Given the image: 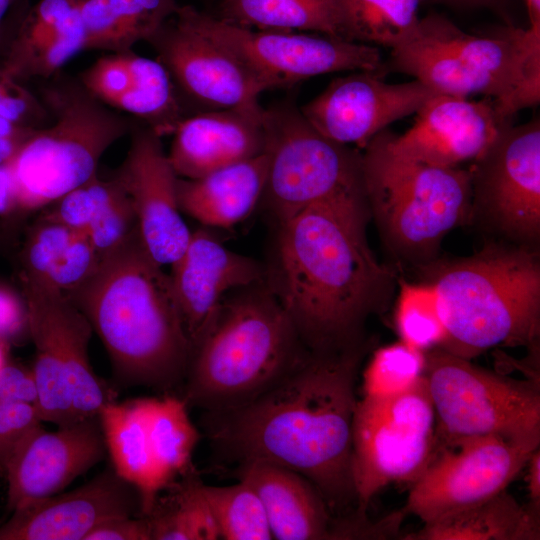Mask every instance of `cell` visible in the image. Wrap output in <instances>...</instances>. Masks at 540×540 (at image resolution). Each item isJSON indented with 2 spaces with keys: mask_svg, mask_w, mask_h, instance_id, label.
I'll return each instance as SVG.
<instances>
[{
  "mask_svg": "<svg viewBox=\"0 0 540 540\" xmlns=\"http://www.w3.org/2000/svg\"><path fill=\"white\" fill-rule=\"evenodd\" d=\"M372 344L367 337L339 350L309 351L251 402L204 412L202 426L212 448L238 466L262 462L301 474L338 518L353 505L356 509L351 476L355 387Z\"/></svg>",
  "mask_w": 540,
  "mask_h": 540,
  "instance_id": "6da1fadb",
  "label": "cell"
},
{
  "mask_svg": "<svg viewBox=\"0 0 540 540\" xmlns=\"http://www.w3.org/2000/svg\"><path fill=\"white\" fill-rule=\"evenodd\" d=\"M363 186L278 223L265 281L307 350H339L367 338L365 324L385 311L397 277L369 247Z\"/></svg>",
  "mask_w": 540,
  "mask_h": 540,
  "instance_id": "7a4b0ae2",
  "label": "cell"
},
{
  "mask_svg": "<svg viewBox=\"0 0 540 540\" xmlns=\"http://www.w3.org/2000/svg\"><path fill=\"white\" fill-rule=\"evenodd\" d=\"M69 298L101 339L122 385L164 394L182 388L190 343L170 276L144 247L138 226Z\"/></svg>",
  "mask_w": 540,
  "mask_h": 540,
  "instance_id": "3957f363",
  "label": "cell"
},
{
  "mask_svg": "<svg viewBox=\"0 0 540 540\" xmlns=\"http://www.w3.org/2000/svg\"><path fill=\"white\" fill-rule=\"evenodd\" d=\"M308 353L264 279L222 299L190 349L181 397L204 412L240 407L277 384Z\"/></svg>",
  "mask_w": 540,
  "mask_h": 540,
  "instance_id": "277c9868",
  "label": "cell"
},
{
  "mask_svg": "<svg viewBox=\"0 0 540 540\" xmlns=\"http://www.w3.org/2000/svg\"><path fill=\"white\" fill-rule=\"evenodd\" d=\"M418 267L438 293L446 331L440 348L469 360L497 346L539 352L536 247L491 241L470 256Z\"/></svg>",
  "mask_w": 540,
  "mask_h": 540,
  "instance_id": "5b68a950",
  "label": "cell"
},
{
  "mask_svg": "<svg viewBox=\"0 0 540 540\" xmlns=\"http://www.w3.org/2000/svg\"><path fill=\"white\" fill-rule=\"evenodd\" d=\"M391 132L376 134L360 153L370 217L387 249L401 262L435 259L442 239L466 221L471 206L470 171L439 167L397 154Z\"/></svg>",
  "mask_w": 540,
  "mask_h": 540,
  "instance_id": "8992f818",
  "label": "cell"
},
{
  "mask_svg": "<svg viewBox=\"0 0 540 540\" xmlns=\"http://www.w3.org/2000/svg\"><path fill=\"white\" fill-rule=\"evenodd\" d=\"M38 96L51 122L34 130L10 163L22 215L44 209L96 175L105 151L140 122L61 71L44 80Z\"/></svg>",
  "mask_w": 540,
  "mask_h": 540,
  "instance_id": "52a82bcc",
  "label": "cell"
},
{
  "mask_svg": "<svg viewBox=\"0 0 540 540\" xmlns=\"http://www.w3.org/2000/svg\"><path fill=\"white\" fill-rule=\"evenodd\" d=\"M18 280L36 350L32 372L40 420L63 426L97 417L116 393L90 364V322L63 293L25 276Z\"/></svg>",
  "mask_w": 540,
  "mask_h": 540,
  "instance_id": "ba28073f",
  "label": "cell"
},
{
  "mask_svg": "<svg viewBox=\"0 0 540 540\" xmlns=\"http://www.w3.org/2000/svg\"><path fill=\"white\" fill-rule=\"evenodd\" d=\"M425 356L438 436L495 435L539 448V379L507 377L440 347Z\"/></svg>",
  "mask_w": 540,
  "mask_h": 540,
  "instance_id": "9c48e42d",
  "label": "cell"
},
{
  "mask_svg": "<svg viewBox=\"0 0 540 540\" xmlns=\"http://www.w3.org/2000/svg\"><path fill=\"white\" fill-rule=\"evenodd\" d=\"M436 442V415L424 375L402 393L357 400L351 451L355 513L367 516L371 500L391 483L412 485Z\"/></svg>",
  "mask_w": 540,
  "mask_h": 540,
  "instance_id": "30bf717a",
  "label": "cell"
},
{
  "mask_svg": "<svg viewBox=\"0 0 540 540\" xmlns=\"http://www.w3.org/2000/svg\"><path fill=\"white\" fill-rule=\"evenodd\" d=\"M264 123L268 169L261 199L277 224L362 186L360 153L322 136L295 105L265 109Z\"/></svg>",
  "mask_w": 540,
  "mask_h": 540,
  "instance_id": "8fae6325",
  "label": "cell"
},
{
  "mask_svg": "<svg viewBox=\"0 0 540 540\" xmlns=\"http://www.w3.org/2000/svg\"><path fill=\"white\" fill-rule=\"evenodd\" d=\"M181 10L195 27L239 57L266 90L341 71L384 75L385 63L375 46L319 33L250 29L190 5Z\"/></svg>",
  "mask_w": 540,
  "mask_h": 540,
  "instance_id": "7c38bea8",
  "label": "cell"
},
{
  "mask_svg": "<svg viewBox=\"0 0 540 540\" xmlns=\"http://www.w3.org/2000/svg\"><path fill=\"white\" fill-rule=\"evenodd\" d=\"M469 219L506 242L536 247L540 237V122L504 126L473 161Z\"/></svg>",
  "mask_w": 540,
  "mask_h": 540,
  "instance_id": "4fadbf2b",
  "label": "cell"
},
{
  "mask_svg": "<svg viewBox=\"0 0 540 540\" xmlns=\"http://www.w3.org/2000/svg\"><path fill=\"white\" fill-rule=\"evenodd\" d=\"M535 450L495 435H437L402 510L425 524L479 505L505 491Z\"/></svg>",
  "mask_w": 540,
  "mask_h": 540,
  "instance_id": "5bb4252c",
  "label": "cell"
},
{
  "mask_svg": "<svg viewBox=\"0 0 540 540\" xmlns=\"http://www.w3.org/2000/svg\"><path fill=\"white\" fill-rule=\"evenodd\" d=\"M146 42L167 69L186 116L260 107L262 83L231 50L195 27L181 6Z\"/></svg>",
  "mask_w": 540,
  "mask_h": 540,
  "instance_id": "9a60e30c",
  "label": "cell"
},
{
  "mask_svg": "<svg viewBox=\"0 0 540 540\" xmlns=\"http://www.w3.org/2000/svg\"><path fill=\"white\" fill-rule=\"evenodd\" d=\"M433 94L415 79L393 84L380 72L356 71L333 79L299 110L322 136L363 149L389 124L416 113Z\"/></svg>",
  "mask_w": 540,
  "mask_h": 540,
  "instance_id": "2e32d148",
  "label": "cell"
},
{
  "mask_svg": "<svg viewBox=\"0 0 540 540\" xmlns=\"http://www.w3.org/2000/svg\"><path fill=\"white\" fill-rule=\"evenodd\" d=\"M126 158L114 175L129 195L144 247L160 265L173 264L192 231L180 215L177 179L161 136L138 122L130 132Z\"/></svg>",
  "mask_w": 540,
  "mask_h": 540,
  "instance_id": "e0dca14e",
  "label": "cell"
},
{
  "mask_svg": "<svg viewBox=\"0 0 540 540\" xmlns=\"http://www.w3.org/2000/svg\"><path fill=\"white\" fill-rule=\"evenodd\" d=\"M413 126L390 145L402 157L439 167H460L477 159L511 123L494 100L473 101L444 94L431 95L416 112Z\"/></svg>",
  "mask_w": 540,
  "mask_h": 540,
  "instance_id": "ac0fdd59",
  "label": "cell"
},
{
  "mask_svg": "<svg viewBox=\"0 0 540 540\" xmlns=\"http://www.w3.org/2000/svg\"><path fill=\"white\" fill-rule=\"evenodd\" d=\"M106 452L99 416L58 426L55 431L41 426L7 466L9 508L14 511L59 493L103 460Z\"/></svg>",
  "mask_w": 540,
  "mask_h": 540,
  "instance_id": "d6986e66",
  "label": "cell"
},
{
  "mask_svg": "<svg viewBox=\"0 0 540 540\" xmlns=\"http://www.w3.org/2000/svg\"><path fill=\"white\" fill-rule=\"evenodd\" d=\"M137 510V489L109 468L74 490L14 510L0 526V540H85L101 523Z\"/></svg>",
  "mask_w": 540,
  "mask_h": 540,
  "instance_id": "ffe728a7",
  "label": "cell"
},
{
  "mask_svg": "<svg viewBox=\"0 0 540 540\" xmlns=\"http://www.w3.org/2000/svg\"><path fill=\"white\" fill-rule=\"evenodd\" d=\"M385 70L411 75L436 94L499 98L498 88L480 69L472 35L437 14L420 19L412 34L391 49Z\"/></svg>",
  "mask_w": 540,
  "mask_h": 540,
  "instance_id": "44dd1931",
  "label": "cell"
},
{
  "mask_svg": "<svg viewBox=\"0 0 540 540\" xmlns=\"http://www.w3.org/2000/svg\"><path fill=\"white\" fill-rule=\"evenodd\" d=\"M171 266V285L190 349L228 293L265 279L259 262L226 248L207 227L191 233Z\"/></svg>",
  "mask_w": 540,
  "mask_h": 540,
  "instance_id": "7402d4cb",
  "label": "cell"
},
{
  "mask_svg": "<svg viewBox=\"0 0 540 540\" xmlns=\"http://www.w3.org/2000/svg\"><path fill=\"white\" fill-rule=\"evenodd\" d=\"M77 77L98 100L135 118L161 137L173 134L187 117L172 79L158 59L133 50L109 53Z\"/></svg>",
  "mask_w": 540,
  "mask_h": 540,
  "instance_id": "603a6c76",
  "label": "cell"
},
{
  "mask_svg": "<svg viewBox=\"0 0 540 540\" xmlns=\"http://www.w3.org/2000/svg\"><path fill=\"white\" fill-rule=\"evenodd\" d=\"M265 109L199 112L173 132L168 159L178 177L200 178L265 151Z\"/></svg>",
  "mask_w": 540,
  "mask_h": 540,
  "instance_id": "cb8c5ba5",
  "label": "cell"
},
{
  "mask_svg": "<svg viewBox=\"0 0 540 540\" xmlns=\"http://www.w3.org/2000/svg\"><path fill=\"white\" fill-rule=\"evenodd\" d=\"M77 0H39L0 45V72L19 82L48 79L85 51Z\"/></svg>",
  "mask_w": 540,
  "mask_h": 540,
  "instance_id": "d4e9b609",
  "label": "cell"
},
{
  "mask_svg": "<svg viewBox=\"0 0 540 540\" xmlns=\"http://www.w3.org/2000/svg\"><path fill=\"white\" fill-rule=\"evenodd\" d=\"M237 472L260 498L273 539H335L337 518L307 478L262 462L238 466Z\"/></svg>",
  "mask_w": 540,
  "mask_h": 540,
  "instance_id": "484cf974",
  "label": "cell"
},
{
  "mask_svg": "<svg viewBox=\"0 0 540 540\" xmlns=\"http://www.w3.org/2000/svg\"><path fill=\"white\" fill-rule=\"evenodd\" d=\"M268 169L262 154L196 179H177L181 212L207 228H229L244 220L261 200Z\"/></svg>",
  "mask_w": 540,
  "mask_h": 540,
  "instance_id": "4316f807",
  "label": "cell"
},
{
  "mask_svg": "<svg viewBox=\"0 0 540 540\" xmlns=\"http://www.w3.org/2000/svg\"><path fill=\"white\" fill-rule=\"evenodd\" d=\"M102 257L80 231L41 215L19 252L18 276L71 296L97 270Z\"/></svg>",
  "mask_w": 540,
  "mask_h": 540,
  "instance_id": "83f0119b",
  "label": "cell"
},
{
  "mask_svg": "<svg viewBox=\"0 0 540 540\" xmlns=\"http://www.w3.org/2000/svg\"><path fill=\"white\" fill-rule=\"evenodd\" d=\"M98 416L113 469L137 489L140 515H146L168 482L152 453L144 398L123 403L111 401L102 407Z\"/></svg>",
  "mask_w": 540,
  "mask_h": 540,
  "instance_id": "f1b7e54d",
  "label": "cell"
},
{
  "mask_svg": "<svg viewBox=\"0 0 540 540\" xmlns=\"http://www.w3.org/2000/svg\"><path fill=\"white\" fill-rule=\"evenodd\" d=\"M405 540H539L540 509L520 504L506 490L407 534Z\"/></svg>",
  "mask_w": 540,
  "mask_h": 540,
  "instance_id": "f546056e",
  "label": "cell"
},
{
  "mask_svg": "<svg viewBox=\"0 0 540 540\" xmlns=\"http://www.w3.org/2000/svg\"><path fill=\"white\" fill-rule=\"evenodd\" d=\"M85 51L133 50L147 41L179 8L177 0H77Z\"/></svg>",
  "mask_w": 540,
  "mask_h": 540,
  "instance_id": "4dcf8cb0",
  "label": "cell"
},
{
  "mask_svg": "<svg viewBox=\"0 0 540 540\" xmlns=\"http://www.w3.org/2000/svg\"><path fill=\"white\" fill-rule=\"evenodd\" d=\"M45 208V216L82 232L94 242L118 239L135 219L131 199L114 174L110 179L96 174Z\"/></svg>",
  "mask_w": 540,
  "mask_h": 540,
  "instance_id": "1f68e13d",
  "label": "cell"
},
{
  "mask_svg": "<svg viewBox=\"0 0 540 540\" xmlns=\"http://www.w3.org/2000/svg\"><path fill=\"white\" fill-rule=\"evenodd\" d=\"M222 11L220 19L250 29L343 39L337 0H224Z\"/></svg>",
  "mask_w": 540,
  "mask_h": 540,
  "instance_id": "d6a6232c",
  "label": "cell"
},
{
  "mask_svg": "<svg viewBox=\"0 0 540 540\" xmlns=\"http://www.w3.org/2000/svg\"><path fill=\"white\" fill-rule=\"evenodd\" d=\"M146 425L156 464L168 485L191 468L200 433L177 394L144 398Z\"/></svg>",
  "mask_w": 540,
  "mask_h": 540,
  "instance_id": "836d02e7",
  "label": "cell"
},
{
  "mask_svg": "<svg viewBox=\"0 0 540 540\" xmlns=\"http://www.w3.org/2000/svg\"><path fill=\"white\" fill-rule=\"evenodd\" d=\"M181 482L167 486L166 497H157L147 518L151 540H216L220 534L204 499L201 481L189 468Z\"/></svg>",
  "mask_w": 540,
  "mask_h": 540,
  "instance_id": "e575fe53",
  "label": "cell"
},
{
  "mask_svg": "<svg viewBox=\"0 0 540 540\" xmlns=\"http://www.w3.org/2000/svg\"><path fill=\"white\" fill-rule=\"evenodd\" d=\"M421 0H337L342 38L390 49L415 30Z\"/></svg>",
  "mask_w": 540,
  "mask_h": 540,
  "instance_id": "d590c367",
  "label": "cell"
},
{
  "mask_svg": "<svg viewBox=\"0 0 540 540\" xmlns=\"http://www.w3.org/2000/svg\"><path fill=\"white\" fill-rule=\"evenodd\" d=\"M200 489L217 525L220 538L226 540L273 539L263 504L245 481L230 486Z\"/></svg>",
  "mask_w": 540,
  "mask_h": 540,
  "instance_id": "8d00e7d4",
  "label": "cell"
},
{
  "mask_svg": "<svg viewBox=\"0 0 540 540\" xmlns=\"http://www.w3.org/2000/svg\"><path fill=\"white\" fill-rule=\"evenodd\" d=\"M397 282L396 325L400 340L423 352L439 347L446 331L436 288L426 281Z\"/></svg>",
  "mask_w": 540,
  "mask_h": 540,
  "instance_id": "74e56055",
  "label": "cell"
},
{
  "mask_svg": "<svg viewBox=\"0 0 540 540\" xmlns=\"http://www.w3.org/2000/svg\"><path fill=\"white\" fill-rule=\"evenodd\" d=\"M425 352L401 340L373 351L362 373L363 396L381 397L402 393L423 377Z\"/></svg>",
  "mask_w": 540,
  "mask_h": 540,
  "instance_id": "f35d334b",
  "label": "cell"
},
{
  "mask_svg": "<svg viewBox=\"0 0 540 540\" xmlns=\"http://www.w3.org/2000/svg\"><path fill=\"white\" fill-rule=\"evenodd\" d=\"M0 118L22 127L39 129L51 122V116L39 96L22 82L0 72Z\"/></svg>",
  "mask_w": 540,
  "mask_h": 540,
  "instance_id": "ab89813d",
  "label": "cell"
},
{
  "mask_svg": "<svg viewBox=\"0 0 540 540\" xmlns=\"http://www.w3.org/2000/svg\"><path fill=\"white\" fill-rule=\"evenodd\" d=\"M42 423L33 405L0 402V474L3 477L17 449Z\"/></svg>",
  "mask_w": 540,
  "mask_h": 540,
  "instance_id": "60d3db41",
  "label": "cell"
},
{
  "mask_svg": "<svg viewBox=\"0 0 540 540\" xmlns=\"http://www.w3.org/2000/svg\"><path fill=\"white\" fill-rule=\"evenodd\" d=\"M37 396L32 369L7 362L0 367V402L34 406Z\"/></svg>",
  "mask_w": 540,
  "mask_h": 540,
  "instance_id": "b9f144b4",
  "label": "cell"
},
{
  "mask_svg": "<svg viewBox=\"0 0 540 540\" xmlns=\"http://www.w3.org/2000/svg\"><path fill=\"white\" fill-rule=\"evenodd\" d=\"M28 334V317L24 299L11 287L0 283V339L4 342Z\"/></svg>",
  "mask_w": 540,
  "mask_h": 540,
  "instance_id": "7bdbcfd3",
  "label": "cell"
},
{
  "mask_svg": "<svg viewBox=\"0 0 540 540\" xmlns=\"http://www.w3.org/2000/svg\"><path fill=\"white\" fill-rule=\"evenodd\" d=\"M85 540H151L145 516H123L109 519L94 528Z\"/></svg>",
  "mask_w": 540,
  "mask_h": 540,
  "instance_id": "ee69618b",
  "label": "cell"
},
{
  "mask_svg": "<svg viewBox=\"0 0 540 540\" xmlns=\"http://www.w3.org/2000/svg\"><path fill=\"white\" fill-rule=\"evenodd\" d=\"M17 199L14 176L10 164L0 165V220L1 223L13 230L22 217Z\"/></svg>",
  "mask_w": 540,
  "mask_h": 540,
  "instance_id": "f6af8a7d",
  "label": "cell"
},
{
  "mask_svg": "<svg viewBox=\"0 0 540 540\" xmlns=\"http://www.w3.org/2000/svg\"><path fill=\"white\" fill-rule=\"evenodd\" d=\"M29 7L28 0H0V45L15 29Z\"/></svg>",
  "mask_w": 540,
  "mask_h": 540,
  "instance_id": "bcb514c9",
  "label": "cell"
},
{
  "mask_svg": "<svg viewBox=\"0 0 540 540\" xmlns=\"http://www.w3.org/2000/svg\"><path fill=\"white\" fill-rule=\"evenodd\" d=\"M527 468V489L529 504L540 509V449L537 448L530 455L525 466Z\"/></svg>",
  "mask_w": 540,
  "mask_h": 540,
  "instance_id": "7dc6e473",
  "label": "cell"
},
{
  "mask_svg": "<svg viewBox=\"0 0 540 540\" xmlns=\"http://www.w3.org/2000/svg\"><path fill=\"white\" fill-rule=\"evenodd\" d=\"M33 131L24 135L0 137V165H7L12 162L22 144Z\"/></svg>",
  "mask_w": 540,
  "mask_h": 540,
  "instance_id": "c3c4849f",
  "label": "cell"
},
{
  "mask_svg": "<svg viewBox=\"0 0 540 540\" xmlns=\"http://www.w3.org/2000/svg\"><path fill=\"white\" fill-rule=\"evenodd\" d=\"M530 19V25L540 24V0H523Z\"/></svg>",
  "mask_w": 540,
  "mask_h": 540,
  "instance_id": "681fc988",
  "label": "cell"
},
{
  "mask_svg": "<svg viewBox=\"0 0 540 540\" xmlns=\"http://www.w3.org/2000/svg\"><path fill=\"white\" fill-rule=\"evenodd\" d=\"M440 2L452 3L457 5H468V6H488L491 4H496L501 0H435Z\"/></svg>",
  "mask_w": 540,
  "mask_h": 540,
  "instance_id": "f907efd6",
  "label": "cell"
},
{
  "mask_svg": "<svg viewBox=\"0 0 540 540\" xmlns=\"http://www.w3.org/2000/svg\"><path fill=\"white\" fill-rule=\"evenodd\" d=\"M5 342L0 339V367L6 363Z\"/></svg>",
  "mask_w": 540,
  "mask_h": 540,
  "instance_id": "816d5d0a",
  "label": "cell"
},
{
  "mask_svg": "<svg viewBox=\"0 0 540 540\" xmlns=\"http://www.w3.org/2000/svg\"><path fill=\"white\" fill-rule=\"evenodd\" d=\"M4 238L3 234L0 231V241Z\"/></svg>",
  "mask_w": 540,
  "mask_h": 540,
  "instance_id": "f5cc1de1",
  "label": "cell"
}]
</instances>
